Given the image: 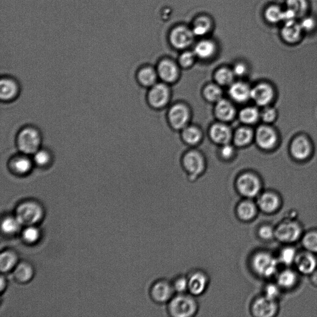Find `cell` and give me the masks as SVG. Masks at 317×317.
Here are the masks:
<instances>
[{"instance_id": "1", "label": "cell", "mask_w": 317, "mask_h": 317, "mask_svg": "<svg viewBox=\"0 0 317 317\" xmlns=\"http://www.w3.org/2000/svg\"><path fill=\"white\" fill-rule=\"evenodd\" d=\"M199 303L190 293L176 294L167 304V312L172 317H193L199 312Z\"/></svg>"}, {"instance_id": "2", "label": "cell", "mask_w": 317, "mask_h": 317, "mask_svg": "<svg viewBox=\"0 0 317 317\" xmlns=\"http://www.w3.org/2000/svg\"><path fill=\"white\" fill-rule=\"evenodd\" d=\"M249 265L254 274L263 278H268L276 273L278 262L271 253L259 251L251 256Z\"/></svg>"}, {"instance_id": "3", "label": "cell", "mask_w": 317, "mask_h": 317, "mask_svg": "<svg viewBox=\"0 0 317 317\" xmlns=\"http://www.w3.org/2000/svg\"><path fill=\"white\" fill-rule=\"evenodd\" d=\"M235 186L237 192L242 199H253L258 197L261 192V182L253 173H241L236 179Z\"/></svg>"}, {"instance_id": "4", "label": "cell", "mask_w": 317, "mask_h": 317, "mask_svg": "<svg viewBox=\"0 0 317 317\" xmlns=\"http://www.w3.org/2000/svg\"><path fill=\"white\" fill-rule=\"evenodd\" d=\"M17 146L23 154H34L39 149L41 137L38 131L32 127L24 128L17 136Z\"/></svg>"}, {"instance_id": "5", "label": "cell", "mask_w": 317, "mask_h": 317, "mask_svg": "<svg viewBox=\"0 0 317 317\" xmlns=\"http://www.w3.org/2000/svg\"><path fill=\"white\" fill-rule=\"evenodd\" d=\"M188 293L196 298L203 295L208 291L210 285V277L203 269L195 268L187 274Z\"/></svg>"}, {"instance_id": "6", "label": "cell", "mask_w": 317, "mask_h": 317, "mask_svg": "<svg viewBox=\"0 0 317 317\" xmlns=\"http://www.w3.org/2000/svg\"><path fill=\"white\" fill-rule=\"evenodd\" d=\"M149 294L154 303L167 304L176 294L171 281L160 279L152 283L149 290Z\"/></svg>"}, {"instance_id": "7", "label": "cell", "mask_w": 317, "mask_h": 317, "mask_svg": "<svg viewBox=\"0 0 317 317\" xmlns=\"http://www.w3.org/2000/svg\"><path fill=\"white\" fill-rule=\"evenodd\" d=\"M43 210L41 206L34 202H26L17 209L16 217L22 225L32 226L41 220Z\"/></svg>"}, {"instance_id": "8", "label": "cell", "mask_w": 317, "mask_h": 317, "mask_svg": "<svg viewBox=\"0 0 317 317\" xmlns=\"http://www.w3.org/2000/svg\"><path fill=\"white\" fill-rule=\"evenodd\" d=\"M301 235V226L294 221H283L274 229V237L283 243H293L297 241Z\"/></svg>"}, {"instance_id": "9", "label": "cell", "mask_w": 317, "mask_h": 317, "mask_svg": "<svg viewBox=\"0 0 317 317\" xmlns=\"http://www.w3.org/2000/svg\"><path fill=\"white\" fill-rule=\"evenodd\" d=\"M184 168L190 180L195 181L202 175L205 169V161L202 154L196 151H190L184 155Z\"/></svg>"}, {"instance_id": "10", "label": "cell", "mask_w": 317, "mask_h": 317, "mask_svg": "<svg viewBox=\"0 0 317 317\" xmlns=\"http://www.w3.org/2000/svg\"><path fill=\"white\" fill-rule=\"evenodd\" d=\"M278 305L276 301L261 296L254 299L250 306V312L256 317H271L276 315Z\"/></svg>"}, {"instance_id": "11", "label": "cell", "mask_w": 317, "mask_h": 317, "mask_svg": "<svg viewBox=\"0 0 317 317\" xmlns=\"http://www.w3.org/2000/svg\"><path fill=\"white\" fill-rule=\"evenodd\" d=\"M169 124L175 130H183L188 126L190 119V112L185 105L178 103L173 105L169 110Z\"/></svg>"}, {"instance_id": "12", "label": "cell", "mask_w": 317, "mask_h": 317, "mask_svg": "<svg viewBox=\"0 0 317 317\" xmlns=\"http://www.w3.org/2000/svg\"><path fill=\"white\" fill-rule=\"evenodd\" d=\"M170 97V89L166 84L155 83L151 87L148 92V100L152 107L161 109L169 103Z\"/></svg>"}, {"instance_id": "13", "label": "cell", "mask_w": 317, "mask_h": 317, "mask_svg": "<svg viewBox=\"0 0 317 317\" xmlns=\"http://www.w3.org/2000/svg\"><path fill=\"white\" fill-rule=\"evenodd\" d=\"M195 36L192 30L185 26H178L170 32V42L175 49H185L192 44Z\"/></svg>"}, {"instance_id": "14", "label": "cell", "mask_w": 317, "mask_h": 317, "mask_svg": "<svg viewBox=\"0 0 317 317\" xmlns=\"http://www.w3.org/2000/svg\"><path fill=\"white\" fill-rule=\"evenodd\" d=\"M259 210L258 206L253 199H242L235 206V213L239 221L247 223L255 219Z\"/></svg>"}, {"instance_id": "15", "label": "cell", "mask_w": 317, "mask_h": 317, "mask_svg": "<svg viewBox=\"0 0 317 317\" xmlns=\"http://www.w3.org/2000/svg\"><path fill=\"white\" fill-rule=\"evenodd\" d=\"M256 203L259 210L266 214H271L276 212L279 208L280 199L276 194L267 191L260 194L257 197Z\"/></svg>"}, {"instance_id": "16", "label": "cell", "mask_w": 317, "mask_h": 317, "mask_svg": "<svg viewBox=\"0 0 317 317\" xmlns=\"http://www.w3.org/2000/svg\"><path fill=\"white\" fill-rule=\"evenodd\" d=\"M209 136L216 144L223 145L231 142L233 137L232 130L224 122L216 123L209 129Z\"/></svg>"}, {"instance_id": "17", "label": "cell", "mask_w": 317, "mask_h": 317, "mask_svg": "<svg viewBox=\"0 0 317 317\" xmlns=\"http://www.w3.org/2000/svg\"><path fill=\"white\" fill-rule=\"evenodd\" d=\"M158 76L167 83L175 82L179 76L177 65L168 59L163 60L158 64L157 68Z\"/></svg>"}, {"instance_id": "18", "label": "cell", "mask_w": 317, "mask_h": 317, "mask_svg": "<svg viewBox=\"0 0 317 317\" xmlns=\"http://www.w3.org/2000/svg\"><path fill=\"white\" fill-rule=\"evenodd\" d=\"M295 264L298 270L304 274H311L316 270L317 260L313 253L310 252L298 254Z\"/></svg>"}, {"instance_id": "19", "label": "cell", "mask_w": 317, "mask_h": 317, "mask_svg": "<svg viewBox=\"0 0 317 317\" xmlns=\"http://www.w3.org/2000/svg\"><path fill=\"white\" fill-rule=\"evenodd\" d=\"M273 97V89L267 84H259L252 89L251 98L260 106H267Z\"/></svg>"}, {"instance_id": "20", "label": "cell", "mask_w": 317, "mask_h": 317, "mask_svg": "<svg viewBox=\"0 0 317 317\" xmlns=\"http://www.w3.org/2000/svg\"><path fill=\"white\" fill-rule=\"evenodd\" d=\"M252 89L244 82H234L229 86V94L237 103H245L251 98Z\"/></svg>"}, {"instance_id": "21", "label": "cell", "mask_w": 317, "mask_h": 317, "mask_svg": "<svg viewBox=\"0 0 317 317\" xmlns=\"http://www.w3.org/2000/svg\"><path fill=\"white\" fill-rule=\"evenodd\" d=\"M255 140L260 148L268 149L273 148L276 143V135L270 127L261 126L256 131Z\"/></svg>"}, {"instance_id": "22", "label": "cell", "mask_w": 317, "mask_h": 317, "mask_svg": "<svg viewBox=\"0 0 317 317\" xmlns=\"http://www.w3.org/2000/svg\"><path fill=\"white\" fill-rule=\"evenodd\" d=\"M235 109L231 102L222 98L216 103L214 113L216 117L222 122L232 121L235 115Z\"/></svg>"}, {"instance_id": "23", "label": "cell", "mask_w": 317, "mask_h": 317, "mask_svg": "<svg viewBox=\"0 0 317 317\" xmlns=\"http://www.w3.org/2000/svg\"><path fill=\"white\" fill-rule=\"evenodd\" d=\"M216 51V46L213 41L203 40L196 44L193 52L197 58L207 60L213 57Z\"/></svg>"}, {"instance_id": "24", "label": "cell", "mask_w": 317, "mask_h": 317, "mask_svg": "<svg viewBox=\"0 0 317 317\" xmlns=\"http://www.w3.org/2000/svg\"><path fill=\"white\" fill-rule=\"evenodd\" d=\"M18 86L14 80L4 78L0 82V97L2 100L8 101L13 100L18 93Z\"/></svg>"}, {"instance_id": "25", "label": "cell", "mask_w": 317, "mask_h": 317, "mask_svg": "<svg viewBox=\"0 0 317 317\" xmlns=\"http://www.w3.org/2000/svg\"><path fill=\"white\" fill-rule=\"evenodd\" d=\"M302 29L301 25H298L294 20L287 22L282 30L283 37L288 43H295L300 37Z\"/></svg>"}, {"instance_id": "26", "label": "cell", "mask_w": 317, "mask_h": 317, "mask_svg": "<svg viewBox=\"0 0 317 317\" xmlns=\"http://www.w3.org/2000/svg\"><path fill=\"white\" fill-rule=\"evenodd\" d=\"M310 145L303 137H299L294 140L291 145V152L294 157L299 160L306 158L310 152Z\"/></svg>"}, {"instance_id": "27", "label": "cell", "mask_w": 317, "mask_h": 317, "mask_svg": "<svg viewBox=\"0 0 317 317\" xmlns=\"http://www.w3.org/2000/svg\"><path fill=\"white\" fill-rule=\"evenodd\" d=\"M158 74L156 70L151 67H144L138 71L137 80L141 85L146 87H152L157 83Z\"/></svg>"}, {"instance_id": "28", "label": "cell", "mask_w": 317, "mask_h": 317, "mask_svg": "<svg viewBox=\"0 0 317 317\" xmlns=\"http://www.w3.org/2000/svg\"><path fill=\"white\" fill-rule=\"evenodd\" d=\"M213 24L208 17L201 16L197 18L193 25L192 31L195 36L203 37L211 31Z\"/></svg>"}, {"instance_id": "29", "label": "cell", "mask_w": 317, "mask_h": 317, "mask_svg": "<svg viewBox=\"0 0 317 317\" xmlns=\"http://www.w3.org/2000/svg\"><path fill=\"white\" fill-rule=\"evenodd\" d=\"M182 138L190 145H195L202 139L201 130L198 127L188 125L182 130Z\"/></svg>"}, {"instance_id": "30", "label": "cell", "mask_w": 317, "mask_h": 317, "mask_svg": "<svg viewBox=\"0 0 317 317\" xmlns=\"http://www.w3.org/2000/svg\"><path fill=\"white\" fill-rule=\"evenodd\" d=\"M253 134L252 131L247 127L239 128L233 134L234 144L239 147H244L252 142Z\"/></svg>"}, {"instance_id": "31", "label": "cell", "mask_w": 317, "mask_h": 317, "mask_svg": "<svg viewBox=\"0 0 317 317\" xmlns=\"http://www.w3.org/2000/svg\"><path fill=\"white\" fill-rule=\"evenodd\" d=\"M297 274L291 270H285L278 274V285L284 289L292 288L297 283Z\"/></svg>"}, {"instance_id": "32", "label": "cell", "mask_w": 317, "mask_h": 317, "mask_svg": "<svg viewBox=\"0 0 317 317\" xmlns=\"http://www.w3.org/2000/svg\"><path fill=\"white\" fill-rule=\"evenodd\" d=\"M235 74L232 70L227 68H221L214 74V78L218 85L231 86L234 83Z\"/></svg>"}, {"instance_id": "33", "label": "cell", "mask_w": 317, "mask_h": 317, "mask_svg": "<svg viewBox=\"0 0 317 317\" xmlns=\"http://www.w3.org/2000/svg\"><path fill=\"white\" fill-rule=\"evenodd\" d=\"M32 163L26 155L14 158L11 162L12 169L14 172L19 174H26L30 172L32 168Z\"/></svg>"}, {"instance_id": "34", "label": "cell", "mask_w": 317, "mask_h": 317, "mask_svg": "<svg viewBox=\"0 0 317 317\" xmlns=\"http://www.w3.org/2000/svg\"><path fill=\"white\" fill-rule=\"evenodd\" d=\"M34 271L31 265L27 263H22L17 266L14 271V277L21 283L28 282L31 279Z\"/></svg>"}, {"instance_id": "35", "label": "cell", "mask_w": 317, "mask_h": 317, "mask_svg": "<svg viewBox=\"0 0 317 317\" xmlns=\"http://www.w3.org/2000/svg\"><path fill=\"white\" fill-rule=\"evenodd\" d=\"M260 115L259 110L255 107H247L241 110L239 116L243 124L251 125L258 121Z\"/></svg>"}, {"instance_id": "36", "label": "cell", "mask_w": 317, "mask_h": 317, "mask_svg": "<svg viewBox=\"0 0 317 317\" xmlns=\"http://www.w3.org/2000/svg\"><path fill=\"white\" fill-rule=\"evenodd\" d=\"M203 95L206 100L211 103H217L223 98V91L219 85L210 84L206 86L203 90Z\"/></svg>"}, {"instance_id": "37", "label": "cell", "mask_w": 317, "mask_h": 317, "mask_svg": "<svg viewBox=\"0 0 317 317\" xmlns=\"http://www.w3.org/2000/svg\"><path fill=\"white\" fill-rule=\"evenodd\" d=\"M17 258L13 252H5L0 257V268L2 272H7L11 270L16 265Z\"/></svg>"}, {"instance_id": "38", "label": "cell", "mask_w": 317, "mask_h": 317, "mask_svg": "<svg viewBox=\"0 0 317 317\" xmlns=\"http://www.w3.org/2000/svg\"><path fill=\"white\" fill-rule=\"evenodd\" d=\"M175 294L188 292V281L187 274H178L171 280Z\"/></svg>"}, {"instance_id": "39", "label": "cell", "mask_w": 317, "mask_h": 317, "mask_svg": "<svg viewBox=\"0 0 317 317\" xmlns=\"http://www.w3.org/2000/svg\"><path fill=\"white\" fill-rule=\"evenodd\" d=\"M303 245L308 252L317 253V231L307 232L303 238Z\"/></svg>"}, {"instance_id": "40", "label": "cell", "mask_w": 317, "mask_h": 317, "mask_svg": "<svg viewBox=\"0 0 317 317\" xmlns=\"http://www.w3.org/2000/svg\"><path fill=\"white\" fill-rule=\"evenodd\" d=\"M22 224L20 223L17 218L7 217L3 221L2 224V231L7 234H13L18 231Z\"/></svg>"}, {"instance_id": "41", "label": "cell", "mask_w": 317, "mask_h": 317, "mask_svg": "<svg viewBox=\"0 0 317 317\" xmlns=\"http://www.w3.org/2000/svg\"><path fill=\"white\" fill-rule=\"evenodd\" d=\"M298 254L294 248L287 247L281 251L279 257L280 262L286 266H289L295 263Z\"/></svg>"}, {"instance_id": "42", "label": "cell", "mask_w": 317, "mask_h": 317, "mask_svg": "<svg viewBox=\"0 0 317 317\" xmlns=\"http://www.w3.org/2000/svg\"><path fill=\"white\" fill-rule=\"evenodd\" d=\"M287 5L294 12L296 16H303L307 8L306 0H287Z\"/></svg>"}, {"instance_id": "43", "label": "cell", "mask_w": 317, "mask_h": 317, "mask_svg": "<svg viewBox=\"0 0 317 317\" xmlns=\"http://www.w3.org/2000/svg\"><path fill=\"white\" fill-rule=\"evenodd\" d=\"M283 12L276 6L269 7L265 11L266 18L271 23H277L283 20Z\"/></svg>"}, {"instance_id": "44", "label": "cell", "mask_w": 317, "mask_h": 317, "mask_svg": "<svg viewBox=\"0 0 317 317\" xmlns=\"http://www.w3.org/2000/svg\"><path fill=\"white\" fill-rule=\"evenodd\" d=\"M196 58V56L193 51V52L185 51V52L182 53L180 57H179V64L183 68H189L195 63Z\"/></svg>"}, {"instance_id": "45", "label": "cell", "mask_w": 317, "mask_h": 317, "mask_svg": "<svg viewBox=\"0 0 317 317\" xmlns=\"http://www.w3.org/2000/svg\"><path fill=\"white\" fill-rule=\"evenodd\" d=\"M23 238L28 243H34L38 241L40 237V232L38 230L32 226H29L23 232Z\"/></svg>"}, {"instance_id": "46", "label": "cell", "mask_w": 317, "mask_h": 317, "mask_svg": "<svg viewBox=\"0 0 317 317\" xmlns=\"http://www.w3.org/2000/svg\"><path fill=\"white\" fill-rule=\"evenodd\" d=\"M50 155L47 151L43 149L38 150L34 154V162L37 166L41 167L46 166L50 163Z\"/></svg>"}, {"instance_id": "47", "label": "cell", "mask_w": 317, "mask_h": 317, "mask_svg": "<svg viewBox=\"0 0 317 317\" xmlns=\"http://www.w3.org/2000/svg\"><path fill=\"white\" fill-rule=\"evenodd\" d=\"M257 234L262 240L270 241L274 237V229L268 224H264L259 227Z\"/></svg>"}, {"instance_id": "48", "label": "cell", "mask_w": 317, "mask_h": 317, "mask_svg": "<svg viewBox=\"0 0 317 317\" xmlns=\"http://www.w3.org/2000/svg\"><path fill=\"white\" fill-rule=\"evenodd\" d=\"M280 287L278 285L270 284L266 287L264 295L272 300L276 301L280 294Z\"/></svg>"}, {"instance_id": "49", "label": "cell", "mask_w": 317, "mask_h": 317, "mask_svg": "<svg viewBox=\"0 0 317 317\" xmlns=\"http://www.w3.org/2000/svg\"><path fill=\"white\" fill-rule=\"evenodd\" d=\"M235 152L234 146L230 143H227V144L222 145L220 150V155L224 160H229L234 156Z\"/></svg>"}, {"instance_id": "50", "label": "cell", "mask_w": 317, "mask_h": 317, "mask_svg": "<svg viewBox=\"0 0 317 317\" xmlns=\"http://www.w3.org/2000/svg\"><path fill=\"white\" fill-rule=\"evenodd\" d=\"M232 70L235 76L242 77L246 74L247 67L243 62H238L234 65Z\"/></svg>"}, {"instance_id": "51", "label": "cell", "mask_w": 317, "mask_h": 317, "mask_svg": "<svg viewBox=\"0 0 317 317\" xmlns=\"http://www.w3.org/2000/svg\"><path fill=\"white\" fill-rule=\"evenodd\" d=\"M263 121L265 122H271L273 121L276 116L274 110L271 108H267L263 110L260 114Z\"/></svg>"}, {"instance_id": "52", "label": "cell", "mask_w": 317, "mask_h": 317, "mask_svg": "<svg viewBox=\"0 0 317 317\" xmlns=\"http://www.w3.org/2000/svg\"><path fill=\"white\" fill-rule=\"evenodd\" d=\"M314 26H315V22L310 17L304 19L301 24L302 29L306 30V31H310V30L312 29Z\"/></svg>"}, {"instance_id": "53", "label": "cell", "mask_w": 317, "mask_h": 317, "mask_svg": "<svg viewBox=\"0 0 317 317\" xmlns=\"http://www.w3.org/2000/svg\"><path fill=\"white\" fill-rule=\"evenodd\" d=\"M295 16L296 14L294 12L288 8V10L283 12V20L286 21V22H289V21L294 20Z\"/></svg>"}, {"instance_id": "54", "label": "cell", "mask_w": 317, "mask_h": 317, "mask_svg": "<svg viewBox=\"0 0 317 317\" xmlns=\"http://www.w3.org/2000/svg\"><path fill=\"white\" fill-rule=\"evenodd\" d=\"M311 281L314 285L317 286V270L311 274Z\"/></svg>"}, {"instance_id": "55", "label": "cell", "mask_w": 317, "mask_h": 317, "mask_svg": "<svg viewBox=\"0 0 317 317\" xmlns=\"http://www.w3.org/2000/svg\"><path fill=\"white\" fill-rule=\"evenodd\" d=\"M4 277H2V279H1V291H3V289H4V284H5V283L4 281Z\"/></svg>"}]
</instances>
